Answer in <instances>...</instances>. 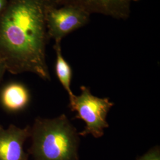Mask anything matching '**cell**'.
<instances>
[{
  "instance_id": "52a82bcc",
  "label": "cell",
  "mask_w": 160,
  "mask_h": 160,
  "mask_svg": "<svg viewBox=\"0 0 160 160\" xmlns=\"http://www.w3.org/2000/svg\"><path fill=\"white\" fill-rule=\"evenodd\" d=\"M1 103L10 112H18L24 109L30 102V94L23 84L12 82L3 88L0 95Z\"/></svg>"
},
{
  "instance_id": "6da1fadb",
  "label": "cell",
  "mask_w": 160,
  "mask_h": 160,
  "mask_svg": "<svg viewBox=\"0 0 160 160\" xmlns=\"http://www.w3.org/2000/svg\"><path fill=\"white\" fill-rule=\"evenodd\" d=\"M55 0H6L0 12V59L12 74L32 72L51 80L47 14Z\"/></svg>"
},
{
  "instance_id": "7a4b0ae2",
  "label": "cell",
  "mask_w": 160,
  "mask_h": 160,
  "mask_svg": "<svg viewBox=\"0 0 160 160\" xmlns=\"http://www.w3.org/2000/svg\"><path fill=\"white\" fill-rule=\"evenodd\" d=\"M78 135L65 114L54 119L38 117L31 127L29 154L34 160H78Z\"/></svg>"
},
{
  "instance_id": "277c9868",
  "label": "cell",
  "mask_w": 160,
  "mask_h": 160,
  "mask_svg": "<svg viewBox=\"0 0 160 160\" xmlns=\"http://www.w3.org/2000/svg\"><path fill=\"white\" fill-rule=\"evenodd\" d=\"M90 18V14L74 7L52 6L46 18L49 37L61 42L66 36L86 26Z\"/></svg>"
},
{
  "instance_id": "3957f363",
  "label": "cell",
  "mask_w": 160,
  "mask_h": 160,
  "mask_svg": "<svg viewBox=\"0 0 160 160\" xmlns=\"http://www.w3.org/2000/svg\"><path fill=\"white\" fill-rule=\"evenodd\" d=\"M81 94L75 97L73 103L69 107L72 112H76L75 118L84 120L86 123L84 129L79 135H92L96 138L104 135V129L109 127L106 120L108 113L114 103L108 98H99L93 96L89 88L81 86Z\"/></svg>"
},
{
  "instance_id": "5b68a950",
  "label": "cell",
  "mask_w": 160,
  "mask_h": 160,
  "mask_svg": "<svg viewBox=\"0 0 160 160\" xmlns=\"http://www.w3.org/2000/svg\"><path fill=\"white\" fill-rule=\"evenodd\" d=\"M58 6H71L90 14H98L115 19H128L132 4L139 0H55Z\"/></svg>"
},
{
  "instance_id": "8992f818",
  "label": "cell",
  "mask_w": 160,
  "mask_h": 160,
  "mask_svg": "<svg viewBox=\"0 0 160 160\" xmlns=\"http://www.w3.org/2000/svg\"><path fill=\"white\" fill-rule=\"evenodd\" d=\"M30 136V125L21 128L11 124L5 129L0 124V160H28L23 145Z\"/></svg>"
},
{
  "instance_id": "ba28073f",
  "label": "cell",
  "mask_w": 160,
  "mask_h": 160,
  "mask_svg": "<svg viewBox=\"0 0 160 160\" xmlns=\"http://www.w3.org/2000/svg\"><path fill=\"white\" fill-rule=\"evenodd\" d=\"M54 49L56 52L57 59L55 63V72L58 78L65 90L68 92L69 104L73 103L75 95L71 89V83L72 77V71L68 62L65 59L62 54L61 42H55Z\"/></svg>"
},
{
  "instance_id": "9c48e42d",
  "label": "cell",
  "mask_w": 160,
  "mask_h": 160,
  "mask_svg": "<svg viewBox=\"0 0 160 160\" xmlns=\"http://www.w3.org/2000/svg\"><path fill=\"white\" fill-rule=\"evenodd\" d=\"M137 160H160V148L159 146H155Z\"/></svg>"
},
{
  "instance_id": "8fae6325",
  "label": "cell",
  "mask_w": 160,
  "mask_h": 160,
  "mask_svg": "<svg viewBox=\"0 0 160 160\" xmlns=\"http://www.w3.org/2000/svg\"><path fill=\"white\" fill-rule=\"evenodd\" d=\"M6 0H0V12L3 8L4 6L6 4Z\"/></svg>"
},
{
  "instance_id": "30bf717a",
  "label": "cell",
  "mask_w": 160,
  "mask_h": 160,
  "mask_svg": "<svg viewBox=\"0 0 160 160\" xmlns=\"http://www.w3.org/2000/svg\"><path fill=\"white\" fill-rule=\"evenodd\" d=\"M7 71L6 65L2 62V61L0 59V82L3 78L4 75L5 74L6 72Z\"/></svg>"
}]
</instances>
